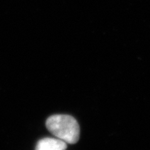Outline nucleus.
Here are the masks:
<instances>
[{
    "label": "nucleus",
    "instance_id": "nucleus-1",
    "mask_svg": "<svg viewBox=\"0 0 150 150\" xmlns=\"http://www.w3.org/2000/svg\"><path fill=\"white\" fill-rule=\"evenodd\" d=\"M46 127L54 136L66 143L75 144L79 139V125L70 115H52L47 120Z\"/></svg>",
    "mask_w": 150,
    "mask_h": 150
},
{
    "label": "nucleus",
    "instance_id": "nucleus-2",
    "mask_svg": "<svg viewBox=\"0 0 150 150\" xmlns=\"http://www.w3.org/2000/svg\"><path fill=\"white\" fill-rule=\"evenodd\" d=\"M67 143L59 138H46L39 140L35 150H65Z\"/></svg>",
    "mask_w": 150,
    "mask_h": 150
}]
</instances>
